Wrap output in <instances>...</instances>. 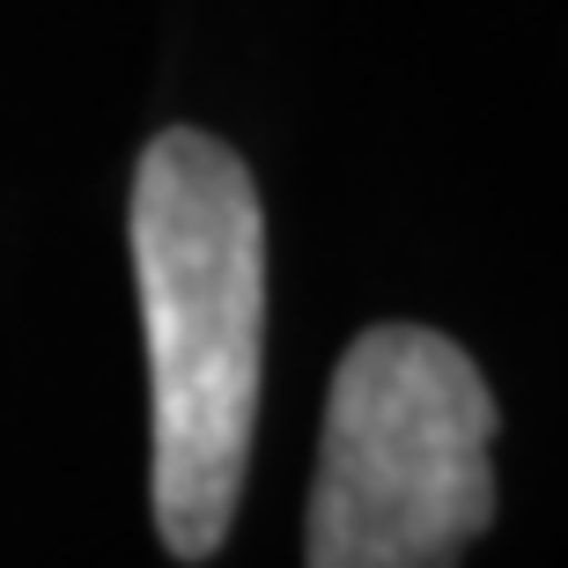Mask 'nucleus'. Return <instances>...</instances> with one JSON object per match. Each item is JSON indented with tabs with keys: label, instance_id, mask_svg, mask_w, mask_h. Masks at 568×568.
<instances>
[{
	"label": "nucleus",
	"instance_id": "1",
	"mask_svg": "<svg viewBox=\"0 0 568 568\" xmlns=\"http://www.w3.org/2000/svg\"><path fill=\"white\" fill-rule=\"evenodd\" d=\"M133 281L155 384V525L207 561L236 525L266 369V207L214 133L170 126L133 170Z\"/></svg>",
	"mask_w": 568,
	"mask_h": 568
},
{
	"label": "nucleus",
	"instance_id": "2",
	"mask_svg": "<svg viewBox=\"0 0 568 568\" xmlns=\"http://www.w3.org/2000/svg\"><path fill=\"white\" fill-rule=\"evenodd\" d=\"M495 392L436 325H369L339 355L311 487V568H458L495 525Z\"/></svg>",
	"mask_w": 568,
	"mask_h": 568
}]
</instances>
